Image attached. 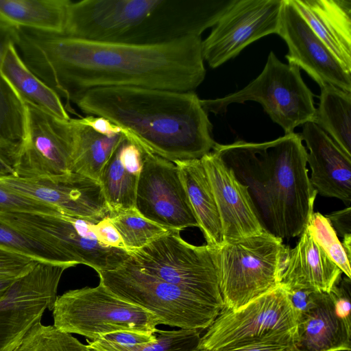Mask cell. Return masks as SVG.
Listing matches in <instances>:
<instances>
[{
  "mask_svg": "<svg viewBox=\"0 0 351 351\" xmlns=\"http://www.w3.org/2000/svg\"><path fill=\"white\" fill-rule=\"evenodd\" d=\"M0 213H60L55 207L25 196L0 184Z\"/></svg>",
  "mask_w": 351,
  "mask_h": 351,
  "instance_id": "37",
  "label": "cell"
},
{
  "mask_svg": "<svg viewBox=\"0 0 351 351\" xmlns=\"http://www.w3.org/2000/svg\"><path fill=\"white\" fill-rule=\"evenodd\" d=\"M93 230L97 239L103 245L125 250L120 234L110 221L108 216L95 223Z\"/></svg>",
  "mask_w": 351,
  "mask_h": 351,
  "instance_id": "40",
  "label": "cell"
},
{
  "mask_svg": "<svg viewBox=\"0 0 351 351\" xmlns=\"http://www.w3.org/2000/svg\"><path fill=\"white\" fill-rule=\"evenodd\" d=\"M211 151L232 170L237 180L247 186L264 229L281 238L269 141L256 143L237 141L227 145L216 143Z\"/></svg>",
  "mask_w": 351,
  "mask_h": 351,
  "instance_id": "17",
  "label": "cell"
},
{
  "mask_svg": "<svg viewBox=\"0 0 351 351\" xmlns=\"http://www.w3.org/2000/svg\"><path fill=\"white\" fill-rule=\"evenodd\" d=\"M0 247L44 261L74 267L52 246L38 241L0 218Z\"/></svg>",
  "mask_w": 351,
  "mask_h": 351,
  "instance_id": "32",
  "label": "cell"
},
{
  "mask_svg": "<svg viewBox=\"0 0 351 351\" xmlns=\"http://www.w3.org/2000/svg\"><path fill=\"white\" fill-rule=\"evenodd\" d=\"M125 137L104 166L99 178L109 215L135 207L144 151L132 138Z\"/></svg>",
  "mask_w": 351,
  "mask_h": 351,
  "instance_id": "24",
  "label": "cell"
},
{
  "mask_svg": "<svg viewBox=\"0 0 351 351\" xmlns=\"http://www.w3.org/2000/svg\"><path fill=\"white\" fill-rule=\"evenodd\" d=\"M23 104V132L13 160L14 176L52 178L71 173L70 119Z\"/></svg>",
  "mask_w": 351,
  "mask_h": 351,
  "instance_id": "13",
  "label": "cell"
},
{
  "mask_svg": "<svg viewBox=\"0 0 351 351\" xmlns=\"http://www.w3.org/2000/svg\"><path fill=\"white\" fill-rule=\"evenodd\" d=\"M17 145L0 143V178L14 176L13 160Z\"/></svg>",
  "mask_w": 351,
  "mask_h": 351,
  "instance_id": "43",
  "label": "cell"
},
{
  "mask_svg": "<svg viewBox=\"0 0 351 351\" xmlns=\"http://www.w3.org/2000/svg\"><path fill=\"white\" fill-rule=\"evenodd\" d=\"M98 275L99 282L112 293L153 313L158 324L202 331L223 308L143 272L128 260L116 269Z\"/></svg>",
  "mask_w": 351,
  "mask_h": 351,
  "instance_id": "5",
  "label": "cell"
},
{
  "mask_svg": "<svg viewBox=\"0 0 351 351\" xmlns=\"http://www.w3.org/2000/svg\"><path fill=\"white\" fill-rule=\"evenodd\" d=\"M342 274L306 228L295 247L289 249L280 285L286 290L329 293Z\"/></svg>",
  "mask_w": 351,
  "mask_h": 351,
  "instance_id": "23",
  "label": "cell"
},
{
  "mask_svg": "<svg viewBox=\"0 0 351 351\" xmlns=\"http://www.w3.org/2000/svg\"><path fill=\"white\" fill-rule=\"evenodd\" d=\"M211 247L225 308L237 310L276 289L289 248L267 232Z\"/></svg>",
  "mask_w": 351,
  "mask_h": 351,
  "instance_id": "4",
  "label": "cell"
},
{
  "mask_svg": "<svg viewBox=\"0 0 351 351\" xmlns=\"http://www.w3.org/2000/svg\"><path fill=\"white\" fill-rule=\"evenodd\" d=\"M235 1H71L63 35L99 42L160 45L201 36Z\"/></svg>",
  "mask_w": 351,
  "mask_h": 351,
  "instance_id": "3",
  "label": "cell"
},
{
  "mask_svg": "<svg viewBox=\"0 0 351 351\" xmlns=\"http://www.w3.org/2000/svg\"><path fill=\"white\" fill-rule=\"evenodd\" d=\"M208 177L219 214L223 241L267 232L247 188L213 151L200 158Z\"/></svg>",
  "mask_w": 351,
  "mask_h": 351,
  "instance_id": "19",
  "label": "cell"
},
{
  "mask_svg": "<svg viewBox=\"0 0 351 351\" xmlns=\"http://www.w3.org/2000/svg\"><path fill=\"white\" fill-rule=\"evenodd\" d=\"M77 120L80 123L104 136L111 137L122 133L120 127L104 117L88 115Z\"/></svg>",
  "mask_w": 351,
  "mask_h": 351,
  "instance_id": "41",
  "label": "cell"
},
{
  "mask_svg": "<svg viewBox=\"0 0 351 351\" xmlns=\"http://www.w3.org/2000/svg\"><path fill=\"white\" fill-rule=\"evenodd\" d=\"M194 351H202V350L197 349V350H195Z\"/></svg>",
  "mask_w": 351,
  "mask_h": 351,
  "instance_id": "47",
  "label": "cell"
},
{
  "mask_svg": "<svg viewBox=\"0 0 351 351\" xmlns=\"http://www.w3.org/2000/svg\"><path fill=\"white\" fill-rule=\"evenodd\" d=\"M306 228L331 261L346 277L351 278L350 260L328 218L319 213H313Z\"/></svg>",
  "mask_w": 351,
  "mask_h": 351,
  "instance_id": "34",
  "label": "cell"
},
{
  "mask_svg": "<svg viewBox=\"0 0 351 351\" xmlns=\"http://www.w3.org/2000/svg\"><path fill=\"white\" fill-rule=\"evenodd\" d=\"M202 42L201 36H189L138 45L15 29V45L25 64L67 104L102 87L193 92L206 76Z\"/></svg>",
  "mask_w": 351,
  "mask_h": 351,
  "instance_id": "1",
  "label": "cell"
},
{
  "mask_svg": "<svg viewBox=\"0 0 351 351\" xmlns=\"http://www.w3.org/2000/svg\"><path fill=\"white\" fill-rule=\"evenodd\" d=\"M343 240L342 245L348 257V258L350 260V255H351V234H348L345 236Z\"/></svg>",
  "mask_w": 351,
  "mask_h": 351,
  "instance_id": "46",
  "label": "cell"
},
{
  "mask_svg": "<svg viewBox=\"0 0 351 351\" xmlns=\"http://www.w3.org/2000/svg\"><path fill=\"white\" fill-rule=\"evenodd\" d=\"M69 265L38 261L0 300V351H13L29 329L53 311L61 276Z\"/></svg>",
  "mask_w": 351,
  "mask_h": 351,
  "instance_id": "12",
  "label": "cell"
},
{
  "mask_svg": "<svg viewBox=\"0 0 351 351\" xmlns=\"http://www.w3.org/2000/svg\"><path fill=\"white\" fill-rule=\"evenodd\" d=\"M0 72L23 102L64 120H69L60 97L38 78L23 60L15 42L7 45L0 63Z\"/></svg>",
  "mask_w": 351,
  "mask_h": 351,
  "instance_id": "26",
  "label": "cell"
},
{
  "mask_svg": "<svg viewBox=\"0 0 351 351\" xmlns=\"http://www.w3.org/2000/svg\"><path fill=\"white\" fill-rule=\"evenodd\" d=\"M200 333L198 330L158 329L156 340L146 343L139 351H194L198 348Z\"/></svg>",
  "mask_w": 351,
  "mask_h": 351,
  "instance_id": "36",
  "label": "cell"
},
{
  "mask_svg": "<svg viewBox=\"0 0 351 351\" xmlns=\"http://www.w3.org/2000/svg\"><path fill=\"white\" fill-rule=\"evenodd\" d=\"M320 88L313 122L351 156V93L330 84Z\"/></svg>",
  "mask_w": 351,
  "mask_h": 351,
  "instance_id": "29",
  "label": "cell"
},
{
  "mask_svg": "<svg viewBox=\"0 0 351 351\" xmlns=\"http://www.w3.org/2000/svg\"><path fill=\"white\" fill-rule=\"evenodd\" d=\"M291 1L342 68L351 75V1Z\"/></svg>",
  "mask_w": 351,
  "mask_h": 351,
  "instance_id": "22",
  "label": "cell"
},
{
  "mask_svg": "<svg viewBox=\"0 0 351 351\" xmlns=\"http://www.w3.org/2000/svg\"><path fill=\"white\" fill-rule=\"evenodd\" d=\"M296 316L298 351H350L351 328L337 314L330 292L313 291L307 307Z\"/></svg>",
  "mask_w": 351,
  "mask_h": 351,
  "instance_id": "21",
  "label": "cell"
},
{
  "mask_svg": "<svg viewBox=\"0 0 351 351\" xmlns=\"http://www.w3.org/2000/svg\"><path fill=\"white\" fill-rule=\"evenodd\" d=\"M17 278L0 274V300Z\"/></svg>",
  "mask_w": 351,
  "mask_h": 351,
  "instance_id": "45",
  "label": "cell"
},
{
  "mask_svg": "<svg viewBox=\"0 0 351 351\" xmlns=\"http://www.w3.org/2000/svg\"><path fill=\"white\" fill-rule=\"evenodd\" d=\"M0 184L69 215L96 221L109 215L99 182L80 174L71 172L52 178L10 176L0 178Z\"/></svg>",
  "mask_w": 351,
  "mask_h": 351,
  "instance_id": "16",
  "label": "cell"
},
{
  "mask_svg": "<svg viewBox=\"0 0 351 351\" xmlns=\"http://www.w3.org/2000/svg\"><path fill=\"white\" fill-rule=\"evenodd\" d=\"M104 117L148 152L171 162L200 159L216 142L201 99L193 92L133 87L92 88L74 102Z\"/></svg>",
  "mask_w": 351,
  "mask_h": 351,
  "instance_id": "2",
  "label": "cell"
},
{
  "mask_svg": "<svg viewBox=\"0 0 351 351\" xmlns=\"http://www.w3.org/2000/svg\"><path fill=\"white\" fill-rule=\"evenodd\" d=\"M306 143L310 182L317 193L335 197L349 205L351 202V156L344 153L314 122L302 125L300 134Z\"/></svg>",
  "mask_w": 351,
  "mask_h": 351,
  "instance_id": "20",
  "label": "cell"
},
{
  "mask_svg": "<svg viewBox=\"0 0 351 351\" xmlns=\"http://www.w3.org/2000/svg\"><path fill=\"white\" fill-rule=\"evenodd\" d=\"M280 237L299 236L313 213L317 191L308 176L307 151L300 134L269 141Z\"/></svg>",
  "mask_w": 351,
  "mask_h": 351,
  "instance_id": "11",
  "label": "cell"
},
{
  "mask_svg": "<svg viewBox=\"0 0 351 351\" xmlns=\"http://www.w3.org/2000/svg\"><path fill=\"white\" fill-rule=\"evenodd\" d=\"M337 314L346 326L351 328V278H341L330 291Z\"/></svg>",
  "mask_w": 351,
  "mask_h": 351,
  "instance_id": "39",
  "label": "cell"
},
{
  "mask_svg": "<svg viewBox=\"0 0 351 351\" xmlns=\"http://www.w3.org/2000/svg\"><path fill=\"white\" fill-rule=\"evenodd\" d=\"M300 70L294 64L282 63L271 51L263 71L246 86L223 97L201 99V104L207 112L221 114L232 103L254 101L261 104L285 134L293 133L298 126L313 122L316 112L313 94Z\"/></svg>",
  "mask_w": 351,
  "mask_h": 351,
  "instance_id": "7",
  "label": "cell"
},
{
  "mask_svg": "<svg viewBox=\"0 0 351 351\" xmlns=\"http://www.w3.org/2000/svg\"><path fill=\"white\" fill-rule=\"evenodd\" d=\"M277 34L288 46L289 63L304 69L320 87L330 84L351 93L348 74L314 33L291 0H283Z\"/></svg>",
  "mask_w": 351,
  "mask_h": 351,
  "instance_id": "18",
  "label": "cell"
},
{
  "mask_svg": "<svg viewBox=\"0 0 351 351\" xmlns=\"http://www.w3.org/2000/svg\"><path fill=\"white\" fill-rule=\"evenodd\" d=\"M128 254L127 260L143 272L224 307L210 246L190 244L179 230H169Z\"/></svg>",
  "mask_w": 351,
  "mask_h": 351,
  "instance_id": "9",
  "label": "cell"
},
{
  "mask_svg": "<svg viewBox=\"0 0 351 351\" xmlns=\"http://www.w3.org/2000/svg\"><path fill=\"white\" fill-rule=\"evenodd\" d=\"M13 351H90L86 345L71 334L53 325H34Z\"/></svg>",
  "mask_w": 351,
  "mask_h": 351,
  "instance_id": "33",
  "label": "cell"
},
{
  "mask_svg": "<svg viewBox=\"0 0 351 351\" xmlns=\"http://www.w3.org/2000/svg\"><path fill=\"white\" fill-rule=\"evenodd\" d=\"M283 0H236L202 42V53L210 67L217 68L245 47L277 34Z\"/></svg>",
  "mask_w": 351,
  "mask_h": 351,
  "instance_id": "14",
  "label": "cell"
},
{
  "mask_svg": "<svg viewBox=\"0 0 351 351\" xmlns=\"http://www.w3.org/2000/svg\"><path fill=\"white\" fill-rule=\"evenodd\" d=\"M15 39L14 27L0 23V63ZM24 104L0 72V143L16 145L23 132Z\"/></svg>",
  "mask_w": 351,
  "mask_h": 351,
  "instance_id": "30",
  "label": "cell"
},
{
  "mask_svg": "<svg viewBox=\"0 0 351 351\" xmlns=\"http://www.w3.org/2000/svg\"><path fill=\"white\" fill-rule=\"evenodd\" d=\"M156 339V333L120 330L103 335L93 341L87 339L86 346L90 351H139Z\"/></svg>",
  "mask_w": 351,
  "mask_h": 351,
  "instance_id": "35",
  "label": "cell"
},
{
  "mask_svg": "<svg viewBox=\"0 0 351 351\" xmlns=\"http://www.w3.org/2000/svg\"><path fill=\"white\" fill-rule=\"evenodd\" d=\"M60 330L93 341L120 330L156 333V317L114 295L101 282L95 287L69 290L58 296L52 311Z\"/></svg>",
  "mask_w": 351,
  "mask_h": 351,
  "instance_id": "8",
  "label": "cell"
},
{
  "mask_svg": "<svg viewBox=\"0 0 351 351\" xmlns=\"http://www.w3.org/2000/svg\"><path fill=\"white\" fill-rule=\"evenodd\" d=\"M204 351V350H202ZM217 351H298L295 345L261 343Z\"/></svg>",
  "mask_w": 351,
  "mask_h": 351,
  "instance_id": "44",
  "label": "cell"
},
{
  "mask_svg": "<svg viewBox=\"0 0 351 351\" xmlns=\"http://www.w3.org/2000/svg\"><path fill=\"white\" fill-rule=\"evenodd\" d=\"M70 3V0H0V23L63 35Z\"/></svg>",
  "mask_w": 351,
  "mask_h": 351,
  "instance_id": "27",
  "label": "cell"
},
{
  "mask_svg": "<svg viewBox=\"0 0 351 351\" xmlns=\"http://www.w3.org/2000/svg\"><path fill=\"white\" fill-rule=\"evenodd\" d=\"M108 217L120 234L128 252L145 246L169 230L145 218L136 207Z\"/></svg>",
  "mask_w": 351,
  "mask_h": 351,
  "instance_id": "31",
  "label": "cell"
},
{
  "mask_svg": "<svg viewBox=\"0 0 351 351\" xmlns=\"http://www.w3.org/2000/svg\"><path fill=\"white\" fill-rule=\"evenodd\" d=\"M180 178L191 206L206 245L212 247L223 242L219 211L212 187L201 159L177 160Z\"/></svg>",
  "mask_w": 351,
  "mask_h": 351,
  "instance_id": "25",
  "label": "cell"
},
{
  "mask_svg": "<svg viewBox=\"0 0 351 351\" xmlns=\"http://www.w3.org/2000/svg\"><path fill=\"white\" fill-rule=\"evenodd\" d=\"M9 224L56 249L66 263L84 264L97 274L116 269L130 257L125 250L103 245L93 230L98 221L64 213H0Z\"/></svg>",
  "mask_w": 351,
  "mask_h": 351,
  "instance_id": "10",
  "label": "cell"
},
{
  "mask_svg": "<svg viewBox=\"0 0 351 351\" xmlns=\"http://www.w3.org/2000/svg\"><path fill=\"white\" fill-rule=\"evenodd\" d=\"M37 262L31 257L0 247V274L19 278Z\"/></svg>",
  "mask_w": 351,
  "mask_h": 351,
  "instance_id": "38",
  "label": "cell"
},
{
  "mask_svg": "<svg viewBox=\"0 0 351 351\" xmlns=\"http://www.w3.org/2000/svg\"><path fill=\"white\" fill-rule=\"evenodd\" d=\"M297 316L286 290H274L237 310L225 308L201 336L198 350L217 351L250 345H295Z\"/></svg>",
  "mask_w": 351,
  "mask_h": 351,
  "instance_id": "6",
  "label": "cell"
},
{
  "mask_svg": "<svg viewBox=\"0 0 351 351\" xmlns=\"http://www.w3.org/2000/svg\"><path fill=\"white\" fill-rule=\"evenodd\" d=\"M142 148L144 159L136 208L145 218L168 230L198 227L178 167Z\"/></svg>",
  "mask_w": 351,
  "mask_h": 351,
  "instance_id": "15",
  "label": "cell"
},
{
  "mask_svg": "<svg viewBox=\"0 0 351 351\" xmlns=\"http://www.w3.org/2000/svg\"><path fill=\"white\" fill-rule=\"evenodd\" d=\"M325 216L330 221L335 232L342 237L351 234L350 206L338 211L332 212Z\"/></svg>",
  "mask_w": 351,
  "mask_h": 351,
  "instance_id": "42",
  "label": "cell"
},
{
  "mask_svg": "<svg viewBox=\"0 0 351 351\" xmlns=\"http://www.w3.org/2000/svg\"><path fill=\"white\" fill-rule=\"evenodd\" d=\"M71 147V172L99 182L102 169L116 149L125 139L122 133L108 137L80 123L69 120Z\"/></svg>",
  "mask_w": 351,
  "mask_h": 351,
  "instance_id": "28",
  "label": "cell"
}]
</instances>
